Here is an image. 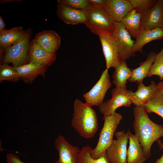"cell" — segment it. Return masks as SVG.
Masks as SVG:
<instances>
[{
  "label": "cell",
  "mask_w": 163,
  "mask_h": 163,
  "mask_svg": "<svg viewBox=\"0 0 163 163\" xmlns=\"http://www.w3.org/2000/svg\"><path fill=\"white\" fill-rule=\"evenodd\" d=\"M134 120L133 127L135 135L138 139L148 158L151 155L153 143L163 136V125L157 124L149 117L143 107L135 106L133 110Z\"/></svg>",
  "instance_id": "6da1fadb"
},
{
  "label": "cell",
  "mask_w": 163,
  "mask_h": 163,
  "mask_svg": "<svg viewBox=\"0 0 163 163\" xmlns=\"http://www.w3.org/2000/svg\"><path fill=\"white\" fill-rule=\"evenodd\" d=\"M71 124L81 136L87 139L93 137L98 129L97 117L94 110L78 99L74 101Z\"/></svg>",
  "instance_id": "7a4b0ae2"
},
{
  "label": "cell",
  "mask_w": 163,
  "mask_h": 163,
  "mask_svg": "<svg viewBox=\"0 0 163 163\" xmlns=\"http://www.w3.org/2000/svg\"><path fill=\"white\" fill-rule=\"evenodd\" d=\"M85 24L93 33L99 36L103 33L113 34L116 22L104 8L92 5L85 11Z\"/></svg>",
  "instance_id": "3957f363"
},
{
  "label": "cell",
  "mask_w": 163,
  "mask_h": 163,
  "mask_svg": "<svg viewBox=\"0 0 163 163\" xmlns=\"http://www.w3.org/2000/svg\"><path fill=\"white\" fill-rule=\"evenodd\" d=\"M104 123L100 131L97 144L90 153L94 159L98 158L105 152L112 142L116 130L123 118L121 114L115 112L109 115H104Z\"/></svg>",
  "instance_id": "277c9868"
},
{
  "label": "cell",
  "mask_w": 163,
  "mask_h": 163,
  "mask_svg": "<svg viewBox=\"0 0 163 163\" xmlns=\"http://www.w3.org/2000/svg\"><path fill=\"white\" fill-rule=\"evenodd\" d=\"M32 30H26L23 37L13 45L5 49L4 55L2 59V63H11L14 67H17L27 63Z\"/></svg>",
  "instance_id": "5b68a950"
},
{
  "label": "cell",
  "mask_w": 163,
  "mask_h": 163,
  "mask_svg": "<svg viewBox=\"0 0 163 163\" xmlns=\"http://www.w3.org/2000/svg\"><path fill=\"white\" fill-rule=\"evenodd\" d=\"M129 131L126 133L124 131L115 132L116 139L113 140L105 152L110 163H127V146Z\"/></svg>",
  "instance_id": "8992f818"
},
{
  "label": "cell",
  "mask_w": 163,
  "mask_h": 163,
  "mask_svg": "<svg viewBox=\"0 0 163 163\" xmlns=\"http://www.w3.org/2000/svg\"><path fill=\"white\" fill-rule=\"evenodd\" d=\"M111 94V99L103 102L99 106V112L104 115H112L119 107H130L132 104L128 94L126 86L115 87L112 89Z\"/></svg>",
  "instance_id": "52a82bcc"
},
{
  "label": "cell",
  "mask_w": 163,
  "mask_h": 163,
  "mask_svg": "<svg viewBox=\"0 0 163 163\" xmlns=\"http://www.w3.org/2000/svg\"><path fill=\"white\" fill-rule=\"evenodd\" d=\"M108 70L106 69L104 71L94 86L83 94L85 103L88 105L99 106L103 103L106 93L111 85Z\"/></svg>",
  "instance_id": "ba28073f"
},
{
  "label": "cell",
  "mask_w": 163,
  "mask_h": 163,
  "mask_svg": "<svg viewBox=\"0 0 163 163\" xmlns=\"http://www.w3.org/2000/svg\"><path fill=\"white\" fill-rule=\"evenodd\" d=\"M117 41L120 61H126L135 56L133 51L135 43L131 36L120 22H116L115 28L113 33Z\"/></svg>",
  "instance_id": "9c48e42d"
},
{
  "label": "cell",
  "mask_w": 163,
  "mask_h": 163,
  "mask_svg": "<svg viewBox=\"0 0 163 163\" xmlns=\"http://www.w3.org/2000/svg\"><path fill=\"white\" fill-rule=\"evenodd\" d=\"M54 145L58 151L59 158L54 163H78L80 149L70 144L62 135L56 138Z\"/></svg>",
  "instance_id": "30bf717a"
},
{
  "label": "cell",
  "mask_w": 163,
  "mask_h": 163,
  "mask_svg": "<svg viewBox=\"0 0 163 163\" xmlns=\"http://www.w3.org/2000/svg\"><path fill=\"white\" fill-rule=\"evenodd\" d=\"M98 36L105 59L106 69L113 68L120 61L116 39L113 34L103 33Z\"/></svg>",
  "instance_id": "8fae6325"
},
{
  "label": "cell",
  "mask_w": 163,
  "mask_h": 163,
  "mask_svg": "<svg viewBox=\"0 0 163 163\" xmlns=\"http://www.w3.org/2000/svg\"><path fill=\"white\" fill-rule=\"evenodd\" d=\"M163 27V0L156 4L142 17L140 28L152 29Z\"/></svg>",
  "instance_id": "7c38bea8"
},
{
  "label": "cell",
  "mask_w": 163,
  "mask_h": 163,
  "mask_svg": "<svg viewBox=\"0 0 163 163\" xmlns=\"http://www.w3.org/2000/svg\"><path fill=\"white\" fill-rule=\"evenodd\" d=\"M157 90V84L152 81L148 86L142 83L139 84L135 92L128 90V94L132 104L136 107H143L153 97Z\"/></svg>",
  "instance_id": "4fadbf2b"
},
{
  "label": "cell",
  "mask_w": 163,
  "mask_h": 163,
  "mask_svg": "<svg viewBox=\"0 0 163 163\" xmlns=\"http://www.w3.org/2000/svg\"><path fill=\"white\" fill-rule=\"evenodd\" d=\"M33 40L47 52L56 53L61 44L59 35L53 30H44L37 33Z\"/></svg>",
  "instance_id": "5bb4252c"
},
{
  "label": "cell",
  "mask_w": 163,
  "mask_h": 163,
  "mask_svg": "<svg viewBox=\"0 0 163 163\" xmlns=\"http://www.w3.org/2000/svg\"><path fill=\"white\" fill-rule=\"evenodd\" d=\"M56 59V53H49L33 40L31 41L28 53V62H31L47 67L52 65Z\"/></svg>",
  "instance_id": "9a60e30c"
},
{
  "label": "cell",
  "mask_w": 163,
  "mask_h": 163,
  "mask_svg": "<svg viewBox=\"0 0 163 163\" xmlns=\"http://www.w3.org/2000/svg\"><path fill=\"white\" fill-rule=\"evenodd\" d=\"M104 9L116 22H120L133 9L129 0H106Z\"/></svg>",
  "instance_id": "2e32d148"
},
{
  "label": "cell",
  "mask_w": 163,
  "mask_h": 163,
  "mask_svg": "<svg viewBox=\"0 0 163 163\" xmlns=\"http://www.w3.org/2000/svg\"><path fill=\"white\" fill-rule=\"evenodd\" d=\"M56 13L59 18L66 24H85L86 21L85 11L74 9L63 4H58Z\"/></svg>",
  "instance_id": "e0dca14e"
},
{
  "label": "cell",
  "mask_w": 163,
  "mask_h": 163,
  "mask_svg": "<svg viewBox=\"0 0 163 163\" xmlns=\"http://www.w3.org/2000/svg\"><path fill=\"white\" fill-rule=\"evenodd\" d=\"M163 39V27H158L152 29H140L136 39L133 51L143 53V48L147 43L153 40Z\"/></svg>",
  "instance_id": "ac0fdd59"
},
{
  "label": "cell",
  "mask_w": 163,
  "mask_h": 163,
  "mask_svg": "<svg viewBox=\"0 0 163 163\" xmlns=\"http://www.w3.org/2000/svg\"><path fill=\"white\" fill-rule=\"evenodd\" d=\"M129 146L127 152V163H143L148 158L145 153L138 139L129 131Z\"/></svg>",
  "instance_id": "d6986e66"
},
{
  "label": "cell",
  "mask_w": 163,
  "mask_h": 163,
  "mask_svg": "<svg viewBox=\"0 0 163 163\" xmlns=\"http://www.w3.org/2000/svg\"><path fill=\"white\" fill-rule=\"evenodd\" d=\"M26 30L22 26L10 29H5L0 33V56L6 48L14 44L19 41L24 35Z\"/></svg>",
  "instance_id": "ffe728a7"
},
{
  "label": "cell",
  "mask_w": 163,
  "mask_h": 163,
  "mask_svg": "<svg viewBox=\"0 0 163 163\" xmlns=\"http://www.w3.org/2000/svg\"><path fill=\"white\" fill-rule=\"evenodd\" d=\"M14 67L19 79L29 83L32 82L38 76L44 75L47 68L31 62Z\"/></svg>",
  "instance_id": "44dd1931"
},
{
  "label": "cell",
  "mask_w": 163,
  "mask_h": 163,
  "mask_svg": "<svg viewBox=\"0 0 163 163\" xmlns=\"http://www.w3.org/2000/svg\"><path fill=\"white\" fill-rule=\"evenodd\" d=\"M156 54L153 51L148 53L145 61L139 62V66L138 67L132 69L131 75L128 81L131 82H136L138 84L142 82L143 80L148 77Z\"/></svg>",
  "instance_id": "7402d4cb"
},
{
  "label": "cell",
  "mask_w": 163,
  "mask_h": 163,
  "mask_svg": "<svg viewBox=\"0 0 163 163\" xmlns=\"http://www.w3.org/2000/svg\"><path fill=\"white\" fill-rule=\"evenodd\" d=\"M142 15L133 9L120 21L131 37L136 38L141 27Z\"/></svg>",
  "instance_id": "603a6c76"
},
{
  "label": "cell",
  "mask_w": 163,
  "mask_h": 163,
  "mask_svg": "<svg viewBox=\"0 0 163 163\" xmlns=\"http://www.w3.org/2000/svg\"><path fill=\"white\" fill-rule=\"evenodd\" d=\"M114 71L112 75V82L116 87L126 86L127 81L132 74V69L129 68L126 61H120L113 67Z\"/></svg>",
  "instance_id": "cb8c5ba5"
},
{
  "label": "cell",
  "mask_w": 163,
  "mask_h": 163,
  "mask_svg": "<svg viewBox=\"0 0 163 163\" xmlns=\"http://www.w3.org/2000/svg\"><path fill=\"white\" fill-rule=\"evenodd\" d=\"M143 107L148 113H155L163 119V94L157 90Z\"/></svg>",
  "instance_id": "d4e9b609"
},
{
  "label": "cell",
  "mask_w": 163,
  "mask_h": 163,
  "mask_svg": "<svg viewBox=\"0 0 163 163\" xmlns=\"http://www.w3.org/2000/svg\"><path fill=\"white\" fill-rule=\"evenodd\" d=\"M92 147L85 146L80 149L78 156V163H110L105 152L98 158L94 159L91 156L90 152Z\"/></svg>",
  "instance_id": "484cf974"
},
{
  "label": "cell",
  "mask_w": 163,
  "mask_h": 163,
  "mask_svg": "<svg viewBox=\"0 0 163 163\" xmlns=\"http://www.w3.org/2000/svg\"><path fill=\"white\" fill-rule=\"evenodd\" d=\"M153 75H157L160 80L163 79V45L160 51L156 55L148 77Z\"/></svg>",
  "instance_id": "4316f807"
},
{
  "label": "cell",
  "mask_w": 163,
  "mask_h": 163,
  "mask_svg": "<svg viewBox=\"0 0 163 163\" xmlns=\"http://www.w3.org/2000/svg\"><path fill=\"white\" fill-rule=\"evenodd\" d=\"M19 78L14 67L3 63L0 66V81L6 80L13 82L18 81Z\"/></svg>",
  "instance_id": "83f0119b"
},
{
  "label": "cell",
  "mask_w": 163,
  "mask_h": 163,
  "mask_svg": "<svg viewBox=\"0 0 163 163\" xmlns=\"http://www.w3.org/2000/svg\"><path fill=\"white\" fill-rule=\"evenodd\" d=\"M158 0H129L133 8L142 16L157 2Z\"/></svg>",
  "instance_id": "f1b7e54d"
},
{
  "label": "cell",
  "mask_w": 163,
  "mask_h": 163,
  "mask_svg": "<svg viewBox=\"0 0 163 163\" xmlns=\"http://www.w3.org/2000/svg\"><path fill=\"white\" fill-rule=\"evenodd\" d=\"M57 1L58 4L74 9L85 11L88 9L92 5L89 0H58Z\"/></svg>",
  "instance_id": "f546056e"
},
{
  "label": "cell",
  "mask_w": 163,
  "mask_h": 163,
  "mask_svg": "<svg viewBox=\"0 0 163 163\" xmlns=\"http://www.w3.org/2000/svg\"><path fill=\"white\" fill-rule=\"evenodd\" d=\"M7 163H25L21 161L19 156L14 153H8L6 154Z\"/></svg>",
  "instance_id": "4dcf8cb0"
},
{
  "label": "cell",
  "mask_w": 163,
  "mask_h": 163,
  "mask_svg": "<svg viewBox=\"0 0 163 163\" xmlns=\"http://www.w3.org/2000/svg\"><path fill=\"white\" fill-rule=\"evenodd\" d=\"M90 2L94 6L104 8L106 0H89Z\"/></svg>",
  "instance_id": "1f68e13d"
},
{
  "label": "cell",
  "mask_w": 163,
  "mask_h": 163,
  "mask_svg": "<svg viewBox=\"0 0 163 163\" xmlns=\"http://www.w3.org/2000/svg\"><path fill=\"white\" fill-rule=\"evenodd\" d=\"M5 26L6 24L3 19L1 16L0 15V33L5 29Z\"/></svg>",
  "instance_id": "d6a6232c"
},
{
  "label": "cell",
  "mask_w": 163,
  "mask_h": 163,
  "mask_svg": "<svg viewBox=\"0 0 163 163\" xmlns=\"http://www.w3.org/2000/svg\"><path fill=\"white\" fill-rule=\"evenodd\" d=\"M158 142L160 146L163 148V144L162 143L161 141L159 140ZM155 163H163V155L160 158L156 160Z\"/></svg>",
  "instance_id": "836d02e7"
},
{
  "label": "cell",
  "mask_w": 163,
  "mask_h": 163,
  "mask_svg": "<svg viewBox=\"0 0 163 163\" xmlns=\"http://www.w3.org/2000/svg\"><path fill=\"white\" fill-rule=\"evenodd\" d=\"M157 86L158 91L163 94V81L158 82Z\"/></svg>",
  "instance_id": "e575fe53"
}]
</instances>
